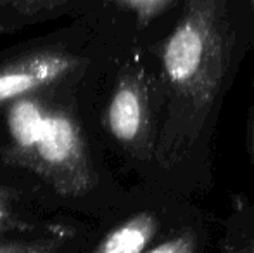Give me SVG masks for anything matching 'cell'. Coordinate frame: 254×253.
<instances>
[{
  "mask_svg": "<svg viewBox=\"0 0 254 253\" xmlns=\"http://www.w3.org/2000/svg\"><path fill=\"white\" fill-rule=\"evenodd\" d=\"M235 71V44L216 0H187L159 51L156 165L182 196L211 182L216 123Z\"/></svg>",
  "mask_w": 254,
  "mask_h": 253,
  "instance_id": "6da1fadb",
  "label": "cell"
},
{
  "mask_svg": "<svg viewBox=\"0 0 254 253\" xmlns=\"http://www.w3.org/2000/svg\"><path fill=\"white\" fill-rule=\"evenodd\" d=\"M111 137L142 160L156 162L161 128V90L140 68L127 70L118 80L106 108Z\"/></svg>",
  "mask_w": 254,
  "mask_h": 253,
  "instance_id": "7a4b0ae2",
  "label": "cell"
},
{
  "mask_svg": "<svg viewBox=\"0 0 254 253\" xmlns=\"http://www.w3.org/2000/svg\"><path fill=\"white\" fill-rule=\"evenodd\" d=\"M30 158L64 192L76 194L90 186L92 177L81 130L67 113H49L42 137Z\"/></svg>",
  "mask_w": 254,
  "mask_h": 253,
  "instance_id": "3957f363",
  "label": "cell"
},
{
  "mask_svg": "<svg viewBox=\"0 0 254 253\" xmlns=\"http://www.w3.org/2000/svg\"><path fill=\"white\" fill-rule=\"evenodd\" d=\"M76 66L78 59L63 52H38L7 64L0 68V104L49 87Z\"/></svg>",
  "mask_w": 254,
  "mask_h": 253,
  "instance_id": "277c9868",
  "label": "cell"
},
{
  "mask_svg": "<svg viewBox=\"0 0 254 253\" xmlns=\"http://www.w3.org/2000/svg\"><path fill=\"white\" fill-rule=\"evenodd\" d=\"M168 229L161 210H140L113 227L92 253H145Z\"/></svg>",
  "mask_w": 254,
  "mask_h": 253,
  "instance_id": "5b68a950",
  "label": "cell"
},
{
  "mask_svg": "<svg viewBox=\"0 0 254 253\" xmlns=\"http://www.w3.org/2000/svg\"><path fill=\"white\" fill-rule=\"evenodd\" d=\"M49 109L40 101L24 95L7 108V130L16 149L30 156L35 151L49 118Z\"/></svg>",
  "mask_w": 254,
  "mask_h": 253,
  "instance_id": "8992f818",
  "label": "cell"
},
{
  "mask_svg": "<svg viewBox=\"0 0 254 253\" xmlns=\"http://www.w3.org/2000/svg\"><path fill=\"white\" fill-rule=\"evenodd\" d=\"M209 231L202 215L189 210L145 253H206Z\"/></svg>",
  "mask_w": 254,
  "mask_h": 253,
  "instance_id": "52a82bcc",
  "label": "cell"
},
{
  "mask_svg": "<svg viewBox=\"0 0 254 253\" xmlns=\"http://www.w3.org/2000/svg\"><path fill=\"white\" fill-rule=\"evenodd\" d=\"M216 253H254V205L244 196H235L232 201Z\"/></svg>",
  "mask_w": 254,
  "mask_h": 253,
  "instance_id": "ba28073f",
  "label": "cell"
},
{
  "mask_svg": "<svg viewBox=\"0 0 254 253\" xmlns=\"http://www.w3.org/2000/svg\"><path fill=\"white\" fill-rule=\"evenodd\" d=\"M107 2H113L116 5L131 10L137 16L138 23L147 24L149 21H152L166 9L171 0H107Z\"/></svg>",
  "mask_w": 254,
  "mask_h": 253,
  "instance_id": "9c48e42d",
  "label": "cell"
},
{
  "mask_svg": "<svg viewBox=\"0 0 254 253\" xmlns=\"http://www.w3.org/2000/svg\"><path fill=\"white\" fill-rule=\"evenodd\" d=\"M59 238H40L31 241H10L0 243V253H54L59 248Z\"/></svg>",
  "mask_w": 254,
  "mask_h": 253,
  "instance_id": "30bf717a",
  "label": "cell"
},
{
  "mask_svg": "<svg viewBox=\"0 0 254 253\" xmlns=\"http://www.w3.org/2000/svg\"><path fill=\"white\" fill-rule=\"evenodd\" d=\"M14 226H16V219L10 212L9 203L0 194V234H3L9 229H14Z\"/></svg>",
  "mask_w": 254,
  "mask_h": 253,
  "instance_id": "8fae6325",
  "label": "cell"
},
{
  "mask_svg": "<svg viewBox=\"0 0 254 253\" xmlns=\"http://www.w3.org/2000/svg\"><path fill=\"white\" fill-rule=\"evenodd\" d=\"M248 148L251 155V162L254 165V92L251 99V109H249V122H248Z\"/></svg>",
  "mask_w": 254,
  "mask_h": 253,
  "instance_id": "7c38bea8",
  "label": "cell"
},
{
  "mask_svg": "<svg viewBox=\"0 0 254 253\" xmlns=\"http://www.w3.org/2000/svg\"><path fill=\"white\" fill-rule=\"evenodd\" d=\"M251 3H253V9H254V0H251Z\"/></svg>",
  "mask_w": 254,
  "mask_h": 253,
  "instance_id": "4fadbf2b",
  "label": "cell"
}]
</instances>
